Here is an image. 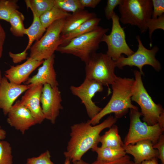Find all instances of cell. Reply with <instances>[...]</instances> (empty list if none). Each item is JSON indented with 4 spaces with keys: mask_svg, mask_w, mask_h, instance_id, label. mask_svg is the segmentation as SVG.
Wrapping results in <instances>:
<instances>
[{
    "mask_svg": "<svg viewBox=\"0 0 164 164\" xmlns=\"http://www.w3.org/2000/svg\"><path fill=\"white\" fill-rule=\"evenodd\" d=\"M33 20L31 26L26 29L25 34L26 35L28 38V43L25 50L21 53L27 56V51L30 49L34 41L39 40L43 36L46 32V29L42 26L39 18L33 12H32Z\"/></svg>",
    "mask_w": 164,
    "mask_h": 164,
    "instance_id": "44dd1931",
    "label": "cell"
},
{
    "mask_svg": "<svg viewBox=\"0 0 164 164\" xmlns=\"http://www.w3.org/2000/svg\"><path fill=\"white\" fill-rule=\"evenodd\" d=\"M64 164H70V160L68 158H66Z\"/></svg>",
    "mask_w": 164,
    "mask_h": 164,
    "instance_id": "60d3db41",
    "label": "cell"
},
{
    "mask_svg": "<svg viewBox=\"0 0 164 164\" xmlns=\"http://www.w3.org/2000/svg\"><path fill=\"white\" fill-rule=\"evenodd\" d=\"M50 158L49 151L46 150L38 157L28 158L26 164H54Z\"/></svg>",
    "mask_w": 164,
    "mask_h": 164,
    "instance_id": "4dcf8cb0",
    "label": "cell"
},
{
    "mask_svg": "<svg viewBox=\"0 0 164 164\" xmlns=\"http://www.w3.org/2000/svg\"><path fill=\"white\" fill-rule=\"evenodd\" d=\"M140 164H159L158 163L157 158L155 157L150 159L143 161Z\"/></svg>",
    "mask_w": 164,
    "mask_h": 164,
    "instance_id": "74e56055",
    "label": "cell"
},
{
    "mask_svg": "<svg viewBox=\"0 0 164 164\" xmlns=\"http://www.w3.org/2000/svg\"><path fill=\"white\" fill-rule=\"evenodd\" d=\"M40 101L45 119L54 124L60 110L63 109L61 92L58 87H52L47 84L43 85Z\"/></svg>",
    "mask_w": 164,
    "mask_h": 164,
    "instance_id": "7c38bea8",
    "label": "cell"
},
{
    "mask_svg": "<svg viewBox=\"0 0 164 164\" xmlns=\"http://www.w3.org/2000/svg\"><path fill=\"white\" fill-rule=\"evenodd\" d=\"M71 14L54 6L41 16L39 19L42 26L46 29L55 21L60 19H65Z\"/></svg>",
    "mask_w": 164,
    "mask_h": 164,
    "instance_id": "d4e9b609",
    "label": "cell"
},
{
    "mask_svg": "<svg viewBox=\"0 0 164 164\" xmlns=\"http://www.w3.org/2000/svg\"><path fill=\"white\" fill-rule=\"evenodd\" d=\"M55 56L54 54L44 60L42 65L38 69L37 73L26 81V84H47L52 87H58L56 74L54 67Z\"/></svg>",
    "mask_w": 164,
    "mask_h": 164,
    "instance_id": "e0dca14e",
    "label": "cell"
},
{
    "mask_svg": "<svg viewBox=\"0 0 164 164\" xmlns=\"http://www.w3.org/2000/svg\"><path fill=\"white\" fill-rule=\"evenodd\" d=\"M101 20L100 18L94 17L87 21L72 31L61 35L60 46H65L73 39L95 30L99 26Z\"/></svg>",
    "mask_w": 164,
    "mask_h": 164,
    "instance_id": "d6986e66",
    "label": "cell"
},
{
    "mask_svg": "<svg viewBox=\"0 0 164 164\" xmlns=\"http://www.w3.org/2000/svg\"><path fill=\"white\" fill-rule=\"evenodd\" d=\"M73 164H89L82 159L73 162Z\"/></svg>",
    "mask_w": 164,
    "mask_h": 164,
    "instance_id": "ab89813d",
    "label": "cell"
},
{
    "mask_svg": "<svg viewBox=\"0 0 164 164\" xmlns=\"http://www.w3.org/2000/svg\"><path fill=\"white\" fill-rule=\"evenodd\" d=\"M133 73L135 78L132 87V101L137 103L140 107L144 122L149 125H155L164 115V109L161 104L155 103L147 92L140 71L134 70Z\"/></svg>",
    "mask_w": 164,
    "mask_h": 164,
    "instance_id": "277c9868",
    "label": "cell"
},
{
    "mask_svg": "<svg viewBox=\"0 0 164 164\" xmlns=\"http://www.w3.org/2000/svg\"><path fill=\"white\" fill-rule=\"evenodd\" d=\"M100 0H80L82 6L85 7L94 8L101 2Z\"/></svg>",
    "mask_w": 164,
    "mask_h": 164,
    "instance_id": "d590c367",
    "label": "cell"
},
{
    "mask_svg": "<svg viewBox=\"0 0 164 164\" xmlns=\"http://www.w3.org/2000/svg\"><path fill=\"white\" fill-rule=\"evenodd\" d=\"M12 148L7 141H0V164H12Z\"/></svg>",
    "mask_w": 164,
    "mask_h": 164,
    "instance_id": "f1b7e54d",
    "label": "cell"
},
{
    "mask_svg": "<svg viewBox=\"0 0 164 164\" xmlns=\"http://www.w3.org/2000/svg\"><path fill=\"white\" fill-rule=\"evenodd\" d=\"M109 128L100 137L99 142L101 143V147H123L124 144L118 134V126L114 125Z\"/></svg>",
    "mask_w": 164,
    "mask_h": 164,
    "instance_id": "603a6c76",
    "label": "cell"
},
{
    "mask_svg": "<svg viewBox=\"0 0 164 164\" xmlns=\"http://www.w3.org/2000/svg\"><path fill=\"white\" fill-rule=\"evenodd\" d=\"M91 164H136L131 160L130 157L125 155L122 158L111 161H105L96 160Z\"/></svg>",
    "mask_w": 164,
    "mask_h": 164,
    "instance_id": "836d02e7",
    "label": "cell"
},
{
    "mask_svg": "<svg viewBox=\"0 0 164 164\" xmlns=\"http://www.w3.org/2000/svg\"><path fill=\"white\" fill-rule=\"evenodd\" d=\"M147 26L149 30L150 46L151 47L152 46V36L153 32L157 29L164 30V14L156 19H150L147 23Z\"/></svg>",
    "mask_w": 164,
    "mask_h": 164,
    "instance_id": "f546056e",
    "label": "cell"
},
{
    "mask_svg": "<svg viewBox=\"0 0 164 164\" xmlns=\"http://www.w3.org/2000/svg\"><path fill=\"white\" fill-rule=\"evenodd\" d=\"M85 64V78L96 80L103 86L111 85L117 77L115 61L106 54L96 52Z\"/></svg>",
    "mask_w": 164,
    "mask_h": 164,
    "instance_id": "ba28073f",
    "label": "cell"
},
{
    "mask_svg": "<svg viewBox=\"0 0 164 164\" xmlns=\"http://www.w3.org/2000/svg\"><path fill=\"white\" fill-rule=\"evenodd\" d=\"M111 19L112 26L110 34H104L101 42L107 44L108 50L106 54L113 60H118L122 54L129 56L134 53L127 44L124 28L121 27L118 15L114 12Z\"/></svg>",
    "mask_w": 164,
    "mask_h": 164,
    "instance_id": "30bf717a",
    "label": "cell"
},
{
    "mask_svg": "<svg viewBox=\"0 0 164 164\" xmlns=\"http://www.w3.org/2000/svg\"><path fill=\"white\" fill-rule=\"evenodd\" d=\"M25 2L27 8L39 18L55 5V0H26Z\"/></svg>",
    "mask_w": 164,
    "mask_h": 164,
    "instance_id": "cb8c5ba5",
    "label": "cell"
},
{
    "mask_svg": "<svg viewBox=\"0 0 164 164\" xmlns=\"http://www.w3.org/2000/svg\"><path fill=\"white\" fill-rule=\"evenodd\" d=\"M154 149L157 150L158 155L157 158L160 160L161 164H164V135L162 134L157 142L153 144Z\"/></svg>",
    "mask_w": 164,
    "mask_h": 164,
    "instance_id": "e575fe53",
    "label": "cell"
},
{
    "mask_svg": "<svg viewBox=\"0 0 164 164\" xmlns=\"http://www.w3.org/2000/svg\"><path fill=\"white\" fill-rule=\"evenodd\" d=\"M152 18L156 19L164 14V0H152Z\"/></svg>",
    "mask_w": 164,
    "mask_h": 164,
    "instance_id": "1f68e13d",
    "label": "cell"
},
{
    "mask_svg": "<svg viewBox=\"0 0 164 164\" xmlns=\"http://www.w3.org/2000/svg\"><path fill=\"white\" fill-rule=\"evenodd\" d=\"M109 30L108 28L99 26L93 31L73 39L66 45L59 46L56 51L75 56L85 63L96 53L103 36Z\"/></svg>",
    "mask_w": 164,
    "mask_h": 164,
    "instance_id": "3957f363",
    "label": "cell"
},
{
    "mask_svg": "<svg viewBox=\"0 0 164 164\" xmlns=\"http://www.w3.org/2000/svg\"><path fill=\"white\" fill-rule=\"evenodd\" d=\"M103 86L96 80L85 78L79 86L72 85L70 87L72 94L79 97L84 105L90 119L96 116L102 109L95 104L92 99L96 93L103 91Z\"/></svg>",
    "mask_w": 164,
    "mask_h": 164,
    "instance_id": "8fae6325",
    "label": "cell"
},
{
    "mask_svg": "<svg viewBox=\"0 0 164 164\" xmlns=\"http://www.w3.org/2000/svg\"><path fill=\"white\" fill-rule=\"evenodd\" d=\"M134 80L133 78L117 77L111 85L112 94L109 101L96 116L88 121L89 122L94 125L107 114L113 113L118 119L126 114L129 109L138 110L132 102V89Z\"/></svg>",
    "mask_w": 164,
    "mask_h": 164,
    "instance_id": "7a4b0ae2",
    "label": "cell"
},
{
    "mask_svg": "<svg viewBox=\"0 0 164 164\" xmlns=\"http://www.w3.org/2000/svg\"><path fill=\"white\" fill-rule=\"evenodd\" d=\"M118 6L121 22L137 26L141 33L147 31L152 13V0H123Z\"/></svg>",
    "mask_w": 164,
    "mask_h": 164,
    "instance_id": "8992f818",
    "label": "cell"
},
{
    "mask_svg": "<svg viewBox=\"0 0 164 164\" xmlns=\"http://www.w3.org/2000/svg\"><path fill=\"white\" fill-rule=\"evenodd\" d=\"M7 115L8 123L22 134L37 124L30 111L21 103L19 100L12 106Z\"/></svg>",
    "mask_w": 164,
    "mask_h": 164,
    "instance_id": "4fadbf2b",
    "label": "cell"
},
{
    "mask_svg": "<svg viewBox=\"0 0 164 164\" xmlns=\"http://www.w3.org/2000/svg\"><path fill=\"white\" fill-rule=\"evenodd\" d=\"M6 37L5 32L0 22V59L2 57L4 43Z\"/></svg>",
    "mask_w": 164,
    "mask_h": 164,
    "instance_id": "8d00e7d4",
    "label": "cell"
},
{
    "mask_svg": "<svg viewBox=\"0 0 164 164\" xmlns=\"http://www.w3.org/2000/svg\"><path fill=\"white\" fill-rule=\"evenodd\" d=\"M30 85V87L25 91L20 101L30 111L36 124H41L45 119L40 105V97L43 85Z\"/></svg>",
    "mask_w": 164,
    "mask_h": 164,
    "instance_id": "9a60e30c",
    "label": "cell"
},
{
    "mask_svg": "<svg viewBox=\"0 0 164 164\" xmlns=\"http://www.w3.org/2000/svg\"><path fill=\"white\" fill-rule=\"evenodd\" d=\"M30 86V84H15L5 76L2 77L0 85V109L4 115H7L16 99Z\"/></svg>",
    "mask_w": 164,
    "mask_h": 164,
    "instance_id": "5bb4252c",
    "label": "cell"
},
{
    "mask_svg": "<svg viewBox=\"0 0 164 164\" xmlns=\"http://www.w3.org/2000/svg\"><path fill=\"white\" fill-rule=\"evenodd\" d=\"M117 118L110 115L100 124L92 125L88 121L74 124L71 127L70 138L67 151L64 152L66 158L72 162L80 160L89 149L97 146L101 131L110 128L115 124Z\"/></svg>",
    "mask_w": 164,
    "mask_h": 164,
    "instance_id": "6da1fadb",
    "label": "cell"
},
{
    "mask_svg": "<svg viewBox=\"0 0 164 164\" xmlns=\"http://www.w3.org/2000/svg\"><path fill=\"white\" fill-rule=\"evenodd\" d=\"M65 19L57 20L46 30L42 37L30 48L29 58L38 61L44 60L53 54L60 45V37Z\"/></svg>",
    "mask_w": 164,
    "mask_h": 164,
    "instance_id": "52a82bcc",
    "label": "cell"
},
{
    "mask_svg": "<svg viewBox=\"0 0 164 164\" xmlns=\"http://www.w3.org/2000/svg\"><path fill=\"white\" fill-rule=\"evenodd\" d=\"M16 0H0V20L7 22L12 14L18 10L19 7Z\"/></svg>",
    "mask_w": 164,
    "mask_h": 164,
    "instance_id": "4316f807",
    "label": "cell"
},
{
    "mask_svg": "<svg viewBox=\"0 0 164 164\" xmlns=\"http://www.w3.org/2000/svg\"><path fill=\"white\" fill-rule=\"evenodd\" d=\"M24 16L18 10L14 11L11 15L9 22L10 24V31L16 37H23L25 35L26 29L23 21Z\"/></svg>",
    "mask_w": 164,
    "mask_h": 164,
    "instance_id": "484cf974",
    "label": "cell"
},
{
    "mask_svg": "<svg viewBox=\"0 0 164 164\" xmlns=\"http://www.w3.org/2000/svg\"><path fill=\"white\" fill-rule=\"evenodd\" d=\"M2 75L1 73V72L0 70V85L1 83L2 80Z\"/></svg>",
    "mask_w": 164,
    "mask_h": 164,
    "instance_id": "b9f144b4",
    "label": "cell"
},
{
    "mask_svg": "<svg viewBox=\"0 0 164 164\" xmlns=\"http://www.w3.org/2000/svg\"><path fill=\"white\" fill-rule=\"evenodd\" d=\"M6 132L0 126V141L4 140L6 137Z\"/></svg>",
    "mask_w": 164,
    "mask_h": 164,
    "instance_id": "f35d334b",
    "label": "cell"
},
{
    "mask_svg": "<svg viewBox=\"0 0 164 164\" xmlns=\"http://www.w3.org/2000/svg\"><path fill=\"white\" fill-rule=\"evenodd\" d=\"M44 60L38 61L28 57L23 63L16 66H12L5 71V77L11 83L18 85L26 81L30 74Z\"/></svg>",
    "mask_w": 164,
    "mask_h": 164,
    "instance_id": "2e32d148",
    "label": "cell"
},
{
    "mask_svg": "<svg viewBox=\"0 0 164 164\" xmlns=\"http://www.w3.org/2000/svg\"><path fill=\"white\" fill-rule=\"evenodd\" d=\"M123 148L126 153L132 155L136 164H140L143 161L158 157L157 150L154 149L153 144L150 141L144 140L134 144L124 145Z\"/></svg>",
    "mask_w": 164,
    "mask_h": 164,
    "instance_id": "ac0fdd59",
    "label": "cell"
},
{
    "mask_svg": "<svg viewBox=\"0 0 164 164\" xmlns=\"http://www.w3.org/2000/svg\"><path fill=\"white\" fill-rule=\"evenodd\" d=\"M96 17L95 13L89 12L84 9L71 14L65 18L61 35L72 31L87 21Z\"/></svg>",
    "mask_w": 164,
    "mask_h": 164,
    "instance_id": "ffe728a7",
    "label": "cell"
},
{
    "mask_svg": "<svg viewBox=\"0 0 164 164\" xmlns=\"http://www.w3.org/2000/svg\"><path fill=\"white\" fill-rule=\"evenodd\" d=\"M97 154V160L111 161L120 159L126 155L123 147H99L92 150Z\"/></svg>",
    "mask_w": 164,
    "mask_h": 164,
    "instance_id": "7402d4cb",
    "label": "cell"
},
{
    "mask_svg": "<svg viewBox=\"0 0 164 164\" xmlns=\"http://www.w3.org/2000/svg\"><path fill=\"white\" fill-rule=\"evenodd\" d=\"M123 0H108L107 5L104 8V11L105 17L108 20L111 19L114 10L117 6L119 5Z\"/></svg>",
    "mask_w": 164,
    "mask_h": 164,
    "instance_id": "d6a6232c",
    "label": "cell"
},
{
    "mask_svg": "<svg viewBox=\"0 0 164 164\" xmlns=\"http://www.w3.org/2000/svg\"><path fill=\"white\" fill-rule=\"evenodd\" d=\"M54 6L67 12L84 9L80 0H55Z\"/></svg>",
    "mask_w": 164,
    "mask_h": 164,
    "instance_id": "83f0119b",
    "label": "cell"
},
{
    "mask_svg": "<svg viewBox=\"0 0 164 164\" xmlns=\"http://www.w3.org/2000/svg\"><path fill=\"white\" fill-rule=\"evenodd\" d=\"M138 42L137 50L131 55L125 57L123 55L115 61L116 67L121 69L125 66H135L139 70L142 75H144L142 70L143 67L145 65L152 66L156 71L159 72L162 68L159 61L155 58L156 53L159 50L157 46L151 49H148L143 45L139 35L136 37Z\"/></svg>",
    "mask_w": 164,
    "mask_h": 164,
    "instance_id": "9c48e42d",
    "label": "cell"
},
{
    "mask_svg": "<svg viewBox=\"0 0 164 164\" xmlns=\"http://www.w3.org/2000/svg\"><path fill=\"white\" fill-rule=\"evenodd\" d=\"M130 127L124 140L125 145L134 144L144 140L151 141L154 144L157 142L164 131V117L153 125H149L141 120L142 114L138 110L130 109Z\"/></svg>",
    "mask_w": 164,
    "mask_h": 164,
    "instance_id": "5b68a950",
    "label": "cell"
}]
</instances>
